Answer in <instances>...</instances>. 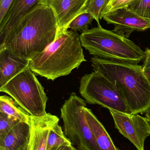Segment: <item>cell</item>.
<instances>
[{"instance_id": "1", "label": "cell", "mask_w": 150, "mask_h": 150, "mask_svg": "<svg viewBox=\"0 0 150 150\" xmlns=\"http://www.w3.org/2000/svg\"><path fill=\"white\" fill-rule=\"evenodd\" d=\"M58 30L53 10L46 5L38 4L0 42V48H7L31 61L54 41Z\"/></svg>"}, {"instance_id": "2", "label": "cell", "mask_w": 150, "mask_h": 150, "mask_svg": "<svg viewBox=\"0 0 150 150\" xmlns=\"http://www.w3.org/2000/svg\"><path fill=\"white\" fill-rule=\"evenodd\" d=\"M82 47L77 32L58 30L54 41L30 61L29 67L34 74L53 81L86 61Z\"/></svg>"}, {"instance_id": "3", "label": "cell", "mask_w": 150, "mask_h": 150, "mask_svg": "<svg viewBox=\"0 0 150 150\" xmlns=\"http://www.w3.org/2000/svg\"><path fill=\"white\" fill-rule=\"evenodd\" d=\"M92 66L121 93L132 114L144 113L150 105V86L138 64L112 61L94 56Z\"/></svg>"}, {"instance_id": "4", "label": "cell", "mask_w": 150, "mask_h": 150, "mask_svg": "<svg viewBox=\"0 0 150 150\" xmlns=\"http://www.w3.org/2000/svg\"><path fill=\"white\" fill-rule=\"evenodd\" d=\"M80 38L82 47L101 59L138 64L145 58L144 51L134 42L100 25L82 32Z\"/></svg>"}, {"instance_id": "5", "label": "cell", "mask_w": 150, "mask_h": 150, "mask_svg": "<svg viewBox=\"0 0 150 150\" xmlns=\"http://www.w3.org/2000/svg\"><path fill=\"white\" fill-rule=\"evenodd\" d=\"M0 91L9 94L31 116L39 117L47 113L48 98L29 66L0 87Z\"/></svg>"}, {"instance_id": "6", "label": "cell", "mask_w": 150, "mask_h": 150, "mask_svg": "<svg viewBox=\"0 0 150 150\" xmlns=\"http://www.w3.org/2000/svg\"><path fill=\"white\" fill-rule=\"evenodd\" d=\"M85 101L75 93L70 94L60 108L63 132L79 150H99L84 112Z\"/></svg>"}, {"instance_id": "7", "label": "cell", "mask_w": 150, "mask_h": 150, "mask_svg": "<svg viewBox=\"0 0 150 150\" xmlns=\"http://www.w3.org/2000/svg\"><path fill=\"white\" fill-rule=\"evenodd\" d=\"M79 92L89 104L132 114L121 93L110 80L99 72L94 71L82 77Z\"/></svg>"}, {"instance_id": "8", "label": "cell", "mask_w": 150, "mask_h": 150, "mask_svg": "<svg viewBox=\"0 0 150 150\" xmlns=\"http://www.w3.org/2000/svg\"><path fill=\"white\" fill-rule=\"evenodd\" d=\"M115 128L137 150H144V143L150 136V124L146 117L109 110Z\"/></svg>"}, {"instance_id": "9", "label": "cell", "mask_w": 150, "mask_h": 150, "mask_svg": "<svg viewBox=\"0 0 150 150\" xmlns=\"http://www.w3.org/2000/svg\"><path fill=\"white\" fill-rule=\"evenodd\" d=\"M107 23L114 25L112 31L128 38L135 31H144L150 29V20L144 18L128 7L116 10L102 16Z\"/></svg>"}, {"instance_id": "10", "label": "cell", "mask_w": 150, "mask_h": 150, "mask_svg": "<svg viewBox=\"0 0 150 150\" xmlns=\"http://www.w3.org/2000/svg\"><path fill=\"white\" fill-rule=\"evenodd\" d=\"M89 0H41L38 4L50 7L54 13L58 30H68L71 22L80 14L86 12Z\"/></svg>"}, {"instance_id": "11", "label": "cell", "mask_w": 150, "mask_h": 150, "mask_svg": "<svg viewBox=\"0 0 150 150\" xmlns=\"http://www.w3.org/2000/svg\"><path fill=\"white\" fill-rule=\"evenodd\" d=\"M59 122L58 117L50 113L39 117L30 115V150H46L50 130Z\"/></svg>"}, {"instance_id": "12", "label": "cell", "mask_w": 150, "mask_h": 150, "mask_svg": "<svg viewBox=\"0 0 150 150\" xmlns=\"http://www.w3.org/2000/svg\"><path fill=\"white\" fill-rule=\"evenodd\" d=\"M41 0H13L0 22V42L3 41L21 19Z\"/></svg>"}, {"instance_id": "13", "label": "cell", "mask_w": 150, "mask_h": 150, "mask_svg": "<svg viewBox=\"0 0 150 150\" xmlns=\"http://www.w3.org/2000/svg\"><path fill=\"white\" fill-rule=\"evenodd\" d=\"M30 62L7 48H0V87L29 67Z\"/></svg>"}, {"instance_id": "14", "label": "cell", "mask_w": 150, "mask_h": 150, "mask_svg": "<svg viewBox=\"0 0 150 150\" xmlns=\"http://www.w3.org/2000/svg\"><path fill=\"white\" fill-rule=\"evenodd\" d=\"M85 113L90 128L95 137L99 150H119L114 143L111 136L102 123L91 109L84 108Z\"/></svg>"}, {"instance_id": "15", "label": "cell", "mask_w": 150, "mask_h": 150, "mask_svg": "<svg viewBox=\"0 0 150 150\" xmlns=\"http://www.w3.org/2000/svg\"><path fill=\"white\" fill-rule=\"evenodd\" d=\"M30 134L29 124L21 122L14 127L7 136L0 142V150H16L23 144Z\"/></svg>"}, {"instance_id": "16", "label": "cell", "mask_w": 150, "mask_h": 150, "mask_svg": "<svg viewBox=\"0 0 150 150\" xmlns=\"http://www.w3.org/2000/svg\"><path fill=\"white\" fill-rule=\"evenodd\" d=\"M0 112L29 125L30 115L12 98L9 96L0 97Z\"/></svg>"}, {"instance_id": "17", "label": "cell", "mask_w": 150, "mask_h": 150, "mask_svg": "<svg viewBox=\"0 0 150 150\" xmlns=\"http://www.w3.org/2000/svg\"><path fill=\"white\" fill-rule=\"evenodd\" d=\"M70 144H72L66 137L59 123L51 129L48 139L46 150H51L63 145Z\"/></svg>"}, {"instance_id": "18", "label": "cell", "mask_w": 150, "mask_h": 150, "mask_svg": "<svg viewBox=\"0 0 150 150\" xmlns=\"http://www.w3.org/2000/svg\"><path fill=\"white\" fill-rule=\"evenodd\" d=\"M94 18L90 13L85 12L80 14L70 24L68 29H72L74 31L83 32L88 30V27L91 24Z\"/></svg>"}, {"instance_id": "19", "label": "cell", "mask_w": 150, "mask_h": 150, "mask_svg": "<svg viewBox=\"0 0 150 150\" xmlns=\"http://www.w3.org/2000/svg\"><path fill=\"white\" fill-rule=\"evenodd\" d=\"M20 122L18 119L0 112V142L2 141L11 130Z\"/></svg>"}, {"instance_id": "20", "label": "cell", "mask_w": 150, "mask_h": 150, "mask_svg": "<svg viewBox=\"0 0 150 150\" xmlns=\"http://www.w3.org/2000/svg\"><path fill=\"white\" fill-rule=\"evenodd\" d=\"M128 8L140 16L150 20V0H134Z\"/></svg>"}, {"instance_id": "21", "label": "cell", "mask_w": 150, "mask_h": 150, "mask_svg": "<svg viewBox=\"0 0 150 150\" xmlns=\"http://www.w3.org/2000/svg\"><path fill=\"white\" fill-rule=\"evenodd\" d=\"M107 0H89L86 7V11L90 14L97 23H100V14Z\"/></svg>"}, {"instance_id": "22", "label": "cell", "mask_w": 150, "mask_h": 150, "mask_svg": "<svg viewBox=\"0 0 150 150\" xmlns=\"http://www.w3.org/2000/svg\"><path fill=\"white\" fill-rule=\"evenodd\" d=\"M134 0H107L100 14V19L105 14L128 7Z\"/></svg>"}, {"instance_id": "23", "label": "cell", "mask_w": 150, "mask_h": 150, "mask_svg": "<svg viewBox=\"0 0 150 150\" xmlns=\"http://www.w3.org/2000/svg\"><path fill=\"white\" fill-rule=\"evenodd\" d=\"M13 0H0V22L4 18Z\"/></svg>"}, {"instance_id": "24", "label": "cell", "mask_w": 150, "mask_h": 150, "mask_svg": "<svg viewBox=\"0 0 150 150\" xmlns=\"http://www.w3.org/2000/svg\"><path fill=\"white\" fill-rule=\"evenodd\" d=\"M145 52V58L144 61L143 68H150V49L147 48L144 51Z\"/></svg>"}, {"instance_id": "25", "label": "cell", "mask_w": 150, "mask_h": 150, "mask_svg": "<svg viewBox=\"0 0 150 150\" xmlns=\"http://www.w3.org/2000/svg\"><path fill=\"white\" fill-rule=\"evenodd\" d=\"M51 150H77L72 144H66L62 146L55 148Z\"/></svg>"}, {"instance_id": "26", "label": "cell", "mask_w": 150, "mask_h": 150, "mask_svg": "<svg viewBox=\"0 0 150 150\" xmlns=\"http://www.w3.org/2000/svg\"><path fill=\"white\" fill-rule=\"evenodd\" d=\"M16 150H30V134L25 142L18 147Z\"/></svg>"}, {"instance_id": "27", "label": "cell", "mask_w": 150, "mask_h": 150, "mask_svg": "<svg viewBox=\"0 0 150 150\" xmlns=\"http://www.w3.org/2000/svg\"><path fill=\"white\" fill-rule=\"evenodd\" d=\"M143 72L150 86V68H143Z\"/></svg>"}, {"instance_id": "28", "label": "cell", "mask_w": 150, "mask_h": 150, "mask_svg": "<svg viewBox=\"0 0 150 150\" xmlns=\"http://www.w3.org/2000/svg\"><path fill=\"white\" fill-rule=\"evenodd\" d=\"M144 113H145V117L148 120L150 124V105L144 112Z\"/></svg>"}]
</instances>
